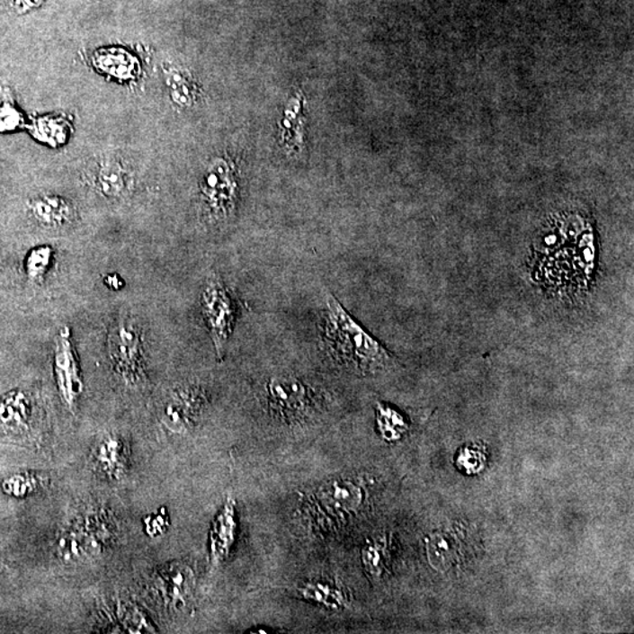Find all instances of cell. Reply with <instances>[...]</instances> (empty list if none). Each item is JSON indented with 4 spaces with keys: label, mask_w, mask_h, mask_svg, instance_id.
Wrapping results in <instances>:
<instances>
[{
    "label": "cell",
    "mask_w": 634,
    "mask_h": 634,
    "mask_svg": "<svg viewBox=\"0 0 634 634\" xmlns=\"http://www.w3.org/2000/svg\"><path fill=\"white\" fill-rule=\"evenodd\" d=\"M321 342L334 362L357 374L375 375L395 364L388 349L353 320L332 294L326 296Z\"/></svg>",
    "instance_id": "1"
},
{
    "label": "cell",
    "mask_w": 634,
    "mask_h": 634,
    "mask_svg": "<svg viewBox=\"0 0 634 634\" xmlns=\"http://www.w3.org/2000/svg\"><path fill=\"white\" fill-rule=\"evenodd\" d=\"M107 356L115 374L126 384L146 376L145 344L139 326L129 317L115 318L107 333Z\"/></svg>",
    "instance_id": "2"
},
{
    "label": "cell",
    "mask_w": 634,
    "mask_h": 634,
    "mask_svg": "<svg viewBox=\"0 0 634 634\" xmlns=\"http://www.w3.org/2000/svg\"><path fill=\"white\" fill-rule=\"evenodd\" d=\"M200 302L215 353L218 359L222 360L236 324L233 296L222 280L213 274L206 280Z\"/></svg>",
    "instance_id": "3"
},
{
    "label": "cell",
    "mask_w": 634,
    "mask_h": 634,
    "mask_svg": "<svg viewBox=\"0 0 634 634\" xmlns=\"http://www.w3.org/2000/svg\"><path fill=\"white\" fill-rule=\"evenodd\" d=\"M200 194L211 220L224 221L232 217L239 194V183L233 165L225 159L214 160L203 173Z\"/></svg>",
    "instance_id": "4"
},
{
    "label": "cell",
    "mask_w": 634,
    "mask_h": 634,
    "mask_svg": "<svg viewBox=\"0 0 634 634\" xmlns=\"http://www.w3.org/2000/svg\"><path fill=\"white\" fill-rule=\"evenodd\" d=\"M53 374L61 399L68 409H75L84 391V380L68 326L60 328L56 336Z\"/></svg>",
    "instance_id": "5"
},
{
    "label": "cell",
    "mask_w": 634,
    "mask_h": 634,
    "mask_svg": "<svg viewBox=\"0 0 634 634\" xmlns=\"http://www.w3.org/2000/svg\"><path fill=\"white\" fill-rule=\"evenodd\" d=\"M267 389L269 405L281 416L301 415L308 406V389L294 376H275Z\"/></svg>",
    "instance_id": "6"
},
{
    "label": "cell",
    "mask_w": 634,
    "mask_h": 634,
    "mask_svg": "<svg viewBox=\"0 0 634 634\" xmlns=\"http://www.w3.org/2000/svg\"><path fill=\"white\" fill-rule=\"evenodd\" d=\"M94 462L100 474L110 479H119L126 474L129 451L124 438L107 435L102 438L94 451Z\"/></svg>",
    "instance_id": "7"
},
{
    "label": "cell",
    "mask_w": 634,
    "mask_h": 634,
    "mask_svg": "<svg viewBox=\"0 0 634 634\" xmlns=\"http://www.w3.org/2000/svg\"><path fill=\"white\" fill-rule=\"evenodd\" d=\"M201 406V394L194 388L176 391L165 406L163 422L173 433H183L193 422Z\"/></svg>",
    "instance_id": "8"
},
{
    "label": "cell",
    "mask_w": 634,
    "mask_h": 634,
    "mask_svg": "<svg viewBox=\"0 0 634 634\" xmlns=\"http://www.w3.org/2000/svg\"><path fill=\"white\" fill-rule=\"evenodd\" d=\"M31 214L48 228H63L76 219V209L68 200L56 194H44L31 200Z\"/></svg>",
    "instance_id": "9"
},
{
    "label": "cell",
    "mask_w": 634,
    "mask_h": 634,
    "mask_svg": "<svg viewBox=\"0 0 634 634\" xmlns=\"http://www.w3.org/2000/svg\"><path fill=\"white\" fill-rule=\"evenodd\" d=\"M94 67L111 78L129 82L138 78L140 64L138 58L122 49H100L94 56Z\"/></svg>",
    "instance_id": "10"
},
{
    "label": "cell",
    "mask_w": 634,
    "mask_h": 634,
    "mask_svg": "<svg viewBox=\"0 0 634 634\" xmlns=\"http://www.w3.org/2000/svg\"><path fill=\"white\" fill-rule=\"evenodd\" d=\"M130 179L129 169L119 160L103 159L95 172V188L103 197L119 199L125 197L129 190Z\"/></svg>",
    "instance_id": "11"
},
{
    "label": "cell",
    "mask_w": 634,
    "mask_h": 634,
    "mask_svg": "<svg viewBox=\"0 0 634 634\" xmlns=\"http://www.w3.org/2000/svg\"><path fill=\"white\" fill-rule=\"evenodd\" d=\"M30 129L36 139L58 147L67 141L72 132V124L70 119L64 115H45L36 119Z\"/></svg>",
    "instance_id": "12"
},
{
    "label": "cell",
    "mask_w": 634,
    "mask_h": 634,
    "mask_svg": "<svg viewBox=\"0 0 634 634\" xmlns=\"http://www.w3.org/2000/svg\"><path fill=\"white\" fill-rule=\"evenodd\" d=\"M193 575L184 565L172 564L161 568L157 582L161 591L173 603L183 602L191 589Z\"/></svg>",
    "instance_id": "13"
},
{
    "label": "cell",
    "mask_w": 634,
    "mask_h": 634,
    "mask_svg": "<svg viewBox=\"0 0 634 634\" xmlns=\"http://www.w3.org/2000/svg\"><path fill=\"white\" fill-rule=\"evenodd\" d=\"M234 506L226 505L213 522L210 533V549L214 558L222 559L229 551L234 540Z\"/></svg>",
    "instance_id": "14"
},
{
    "label": "cell",
    "mask_w": 634,
    "mask_h": 634,
    "mask_svg": "<svg viewBox=\"0 0 634 634\" xmlns=\"http://www.w3.org/2000/svg\"><path fill=\"white\" fill-rule=\"evenodd\" d=\"M284 112L281 122L282 142L288 153L299 152L302 147L301 99L293 98Z\"/></svg>",
    "instance_id": "15"
},
{
    "label": "cell",
    "mask_w": 634,
    "mask_h": 634,
    "mask_svg": "<svg viewBox=\"0 0 634 634\" xmlns=\"http://www.w3.org/2000/svg\"><path fill=\"white\" fill-rule=\"evenodd\" d=\"M55 259V251L49 246H38L28 254L25 272L32 282L41 283L49 274Z\"/></svg>",
    "instance_id": "16"
},
{
    "label": "cell",
    "mask_w": 634,
    "mask_h": 634,
    "mask_svg": "<svg viewBox=\"0 0 634 634\" xmlns=\"http://www.w3.org/2000/svg\"><path fill=\"white\" fill-rule=\"evenodd\" d=\"M169 94L179 106H191L197 99V86L186 73L171 70L167 73Z\"/></svg>",
    "instance_id": "17"
},
{
    "label": "cell",
    "mask_w": 634,
    "mask_h": 634,
    "mask_svg": "<svg viewBox=\"0 0 634 634\" xmlns=\"http://www.w3.org/2000/svg\"><path fill=\"white\" fill-rule=\"evenodd\" d=\"M60 556L67 559H78L86 553L90 549L86 535H85L84 528H75L68 530L63 536L60 537L59 545Z\"/></svg>",
    "instance_id": "18"
},
{
    "label": "cell",
    "mask_w": 634,
    "mask_h": 634,
    "mask_svg": "<svg viewBox=\"0 0 634 634\" xmlns=\"http://www.w3.org/2000/svg\"><path fill=\"white\" fill-rule=\"evenodd\" d=\"M378 422L380 432L388 440H394L406 432V424L401 415L388 406H378Z\"/></svg>",
    "instance_id": "19"
},
{
    "label": "cell",
    "mask_w": 634,
    "mask_h": 634,
    "mask_svg": "<svg viewBox=\"0 0 634 634\" xmlns=\"http://www.w3.org/2000/svg\"><path fill=\"white\" fill-rule=\"evenodd\" d=\"M28 417V403L24 396L14 395L0 403V420L2 422H25Z\"/></svg>",
    "instance_id": "20"
},
{
    "label": "cell",
    "mask_w": 634,
    "mask_h": 634,
    "mask_svg": "<svg viewBox=\"0 0 634 634\" xmlns=\"http://www.w3.org/2000/svg\"><path fill=\"white\" fill-rule=\"evenodd\" d=\"M22 124V113L14 106L13 100L4 92L0 98V130L9 132Z\"/></svg>",
    "instance_id": "21"
},
{
    "label": "cell",
    "mask_w": 634,
    "mask_h": 634,
    "mask_svg": "<svg viewBox=\"0 0 634 634\" xmlns=\"http://www.w3.org/2000/svg\"><path fill=\"white\" fill-rule=\"evenodd\" d=\"M11 3L13 4L15 9L25 13V11L40 6L44 0H11Z\"/></svg>",
    "instance_id": "22"
},
{
    "label": "cell",
    "mask_w": 634,
    "mask_h": 634,
    "mask_svg": "<svg viewBox=\"0 0 634 634\" xmlns=\"http://www.w3.org/2000/svg\"><path fill=\"white\" fill-rule=\"evenodd\" d=\"M105 282L107 286L112 288L113 290H121L124 286V281L118 274H110L106 276Z\"/></svg>",
    "instance_id": "23"
}]
</instances>
